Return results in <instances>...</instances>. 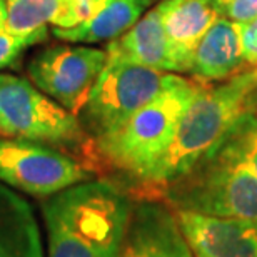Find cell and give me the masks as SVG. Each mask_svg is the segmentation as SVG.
<instances>
[{"label": "cell", "mask_w": 257, "mask_h": 257, "mask_svg": "<svg viewBox=\"0 0 257 257\" xmlns=\"http://www.w3.org/2000/svg\"><path fill=\"white\" fill-rule=\"evenodd\" d=\"M254 70H255V74H257V67H254Z\"/></svg>", "instance_id": "obj_22"}, {"label": "cell", "mask_w": 257, "mask_h": 257, "mask_svg": "<svg viewBox=\"0 0 257 257\" xmlns=\"http://www.w3.org/2000/svg\"><path fill=\"white\" fill-rule=\"evenodd\" d=\"M0 136L47 144L70 154H95L79 117L32 82L0 72Z\"/></svg>", "instance_id": "obj_5"}, {"label": "cell", "mask_w": 257, "mask_h": 257, "mask_svg": "<svg viewBox=\"0 0 257 257\" xmlns=\"http://www.w3.org/2000/svg\"><path fill=\"white\" fill-rule=\"evenodd\" d=\"M222 14L232 22L244 24L257 17V0H214Z\"/></svg>", "instance_id": "obj_19"}, {"label": "cell", "mask_w": 257, "mask_h": 257, "mask_svg": "<svg viewBox=\"0 0 257 257\" xmlns=\"http://www.w3.org/2000/svg\"><path fill=\"white\" fill-rule=\"evenodd\" d=\"M156 2L161 0H90L85 20L70 29H54L52 34L67 44H109L132 29Z\"/></svg>", "instance_id": "obj_12"}, {"label": "cell", "mask_w": 257, "mask_h": 257, "mask_svg": "<svg viewBox=\"0 0 257 257\" xmlns=\"http://www.w3.org/2000/svg\"><path fill=\"white\" fill-rule=\"evenodd\" d=\"M247 109L252 112V114L257 117V87L252 90V94L249 97V104H247Z\"/></svg>", "instance_id": "obj_21"}, {"label": "cell", "mask_w": 257, "mask_h": 257, "mask_svg": "<svg viewBox=\"0 0 257 257\" xmlns=\"http://www.w3.org/2000/svg\"><path fill=\"white\" fill-rule=\"evenodd\" d=\"M157 199L174 210L257 222V176L224 142L186 176L164 187Z\"/></svg>", "instance_id": "obj_4"}, {"label": "cell", "mask_w": 257, "mask_h": 257, "mask_svg": "<svg viewBox=\"0 0 257 257\" xmlns=\"http://www.w3.org/2000/svg\"><path fill=\"white\" fill-rule=\"evenodd\" d=\"M47 37V32H39L29 37H20L10 32L9 15H7V0H0V72L10 69L19 62L24 50L40 44Z\"/></svg>", "instance_id": "obj_18"}, {"label": "cell", "mask_w": 257, "mask_h": 257, "mask_svg": "<svg viewBox=\"0 0 257 257\" xmlns=\"http://www.w3.org/2000/svg\"><path fill=\"white\" fill-rule=\"evenodd\" d=\"M177 77L171 72L107 57L105 67L77 117L95 142L156 99Z\"/></svg>", "instance_id": "obj_6"}, {"label": "cell", "mask_w": 257, "mask_h": 257, "mask_svg": "<svg viewBox=\"0 0 257 257\" xmlns=\"http://www.w3.org/2000/svg\"><path fill=\"white\" fill-rule=\"evenodd\" d=\"M132 205V195L105 179H90L44 199L45 257H119Z\"/></svg>", "instance_id": "obj_1"}, {"label": "cell", "mask_w": 257, "mask_h": 257, "mask_svg": "<svg viewBox=\"0 0 257 257\" xmlns=\"http://www.w3.org/2000/svg\"><path fill=\"white\" fill-rule=\"evenodd\" d=\"M105 64V50L84 44H59L39 50L29 60L27 72L37 89L79 115Z\"/></svg>", "instance_id": "obj_8"}, {"label": "cell", "mask_w": 257, "mask_h": 257, "mask_svg": "<svg viewBox=\"0 0 257 257\" xmlns=\"http://www.w3.org/2000/svg\"><path fill=\"white\" fill-rule=\"evenodd\" d=\"M0 257H44L37 219L27 200L0 182Z\"/></svg>", "instance_id": "obj_16"}, {"label": "cell", "mask_w": 257, "mask_h": 257, "mask_svg": "<svg viewBox=\"0 0 257 257\" xmlns=\"http://www.w3.org/2000/svg\"><path fill=\"white\" fill-rule=\"evenodd\" d=\"M105 52L109 59H120L162 72L179 74L157 7L149 10L124 35L107 44Z\"/></svg>", "instance_id": "obj_13"}, {"label": "cell", "mask_w": 257, "mask_h": 257, "mask_svg": "<svg viewBox=\"0 0 257 257\" xmlns=\"http://www.w3.org/2000/svg\"><path fill=\"white\" fill-rule=\"evenodd\" d=\"M179 74H189L194 52L222 17L214 0H161L157 5Z\"/></svg>", "instance_id": "obj_11"}, {"label": "cell", "mask_w": 257, "mask_h": 257, "mask_svg": "<svg viewBox=\"0 0 257 257\" xmlns=\"http://www.w3.org/2000/svg\"><path fill=\"white\" fill-rule=\"evenodd\" d=\"M94 179L92 167L47 144L0 136V182L17 192L49 199Z\"/></svg>", "instance_id": "obj_7"}, {"label": "cell", "mask_w": 257, "mask_h": 257, "mask_svg": "<svg viewBox=\"0 0 257 257\" xmlns=\"http://www.w3.org/2000/svg\"><path fill=\"white\" fill-rule=\"evenodd\" d=\"M90 0H7L10 32L20 37L47 32L54 29H70L87 19Z\"/></svg>", "instance_id": "obj_15"}, {"label": "cell", "mask_w": 257, "mask_h": 257, "mask_svg": "<svg viewBox=\"0 0 257 257\" xmlns=\"http://www.w3.org/2000/svg\"><path fill=\"white\" fill-rule=\"evenodd\" d=\"M207 82L179 75L156 99L122 125L94 142L95 154L110 167L141 182L171 144L179 120Z\"/></svg>", "instance_id": "obj_3"}, {"label": "cell", "mask_w": 257, "mask_h": 257, "mask_svg": "<svg viewBox=\"0 0 257 257\" xmlns=\"http://www.w3.org/2000/svg\"><path fill=\"white\" fill-rule=\"evenodd\" d=\"M224 144L257 176V117L249 109L239 117Z\"/></svg>", "instance_id": "obj_17"}, {"label": "cell", "mask_w": 257, "mask_h": 257, "mask_svg": "<svg viewBox=\"0 0 257 257\" xmlns=\"http://www.w3.org/2000/svg\"><path fill=\"white\" fill-rule=\"evenodd\" d=\"M257 87L254 69H245L219 85L205 84L179 120L166 152L151 167L141 184L146 197H157L164 187L181 179L222 146L239 117L247 110Z\"/></svg>", "instance_id": "obj_2"}, {"label": "cell", "mask_w": 257, "mask_h": 257, "mask_svg": "<svg viewBox=\"0 0 257 257\" xmlns=\"http://www.w3.org/2000/svg\"><path fill=\"white\" fill-rule=\"evenodd\" d=\"M237 24V22H235ZM240 44H242V54L250 69L257 67V17L249 22L237 24Z\"/></svg>", "instance_id": "obj_20"}, {"label": "cell", "mask_w": 257, "mask_h": 257, "mask_svg": "<svg viewBox=\"0 0 257 257\" xmlns=\"http://www.w3.org/2000/svg\"><path fill=\"white\" fill-rule=\"evenodd\" d=\"M195 257H257V222L176 210Z\"/></svg>", "instance_id": "obj_10"}, {"label": "cell", "mask_w": 257, "mask_h": 257, "mask_svg": "<svg viewBox=\"0 0 257 257\" xmlns=\"http://www.w3.org/2000/svg\"><path fill=\"white\" fill-rule=\"evenodd\" d=\"M245 65L237 24L220 17L199 42L189 74L202 82L227 80L244 72Z\"/></svg>", "instance_id": "obj_14"}, {"label": "cell", "mask_w": 257, "mask_h": 257, "mask_svg": "<svg viewBox=\"0 0 257 257\" xmlns=\"http://www.w3.org/2000/svg\"><path fill=\"white\" fill-rule=\"evenodd\" d=\"M119 257H195L176 210L157 197L134 199Z\"/></svg>", "instance_id": "obj_9"}]
</instances>
